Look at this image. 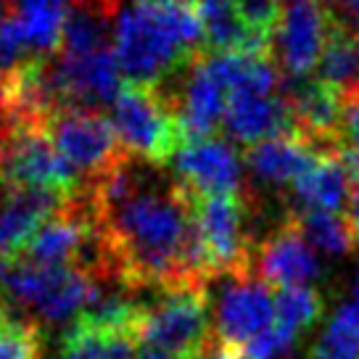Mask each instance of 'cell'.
<instances>
[{
  "instance_id": "obj_1",
  "label": "cell",
  "mask_w": 359,
  "mask_h": 359,
  "mask_svg": "<svg viewBox=\"0 0 359 359\" xmlns=\"http://www.w3.org/2000/svg\"><path fill=\"white\" fill-rule=\"evenodd\" d=\"M109 278L130 291L209 288L191 193L124 158L85 182Z\"/></svg>"
},
{
  "instance_id": "obj_2",
  "label": "cell",
  "mask_w": 359,
  "mask_h": 359,
  "mask_svg": "<svg viewBox=\"0 0 359 359\" xmlns=\"http://www.w3.org/2000/svg\"><path fill=\"white\" fill-rule=\"evenodd\" d=\"M203 45L193 0H137L114 24V56L133 85L161 88L201 56Z\"/></svg>"
},
{
  "instance_id": "obj_3",
  "label": "cell",
  "mask_w": 359,
  "mask_h": 359,
  "mask_svg": "<svg viewBox=\"0 0 359 359\" xmlns=\"http://www.w3.org/2000/svg\"><path fill=\"white\" fill-rule=\"evenodd\" d=\"M111 127L124 154L151 167H164L185 143L175 103L164 88L124 82L111 103Z\"/></svg>"
},
{
  "instance_id": "obj_4",
  "label": "cell",
  "mask_w": 359,
  "mask_h": 359,
  "mask_svg": "<svg viewBox=\"0 0 359 359\" xmlns=\"http://www.w3.org/2000/svg\"><path fill=\"white\" fill-rule=\"evenodd\" d=\"M143 346L164 348L193 359L214 341L212 296L209 288H172L161 291L154 304L143 306L137 323Z\"/></svg>"
},
{
  "instance_id": "obj_5",
  "label": "cell",
  "mask_w": 359,
  "mask_h": 359,
  "mask_svg": "<svg viewBox=\"0 0 359 359\" xmlns=\"http://www.w3.org/2000/svg\"><path fill=\"white\" fill-rule=\"evenodd\" d=\"M196 233L201 243L203 267L209 283L217 278H243L254 275V248L246 233V198L241 196H214L196 198Z\"/></svg>"
},
{
  "instance_id": "obj_6",
  "label": "cell",
  "mask_w": 359,
  "mask_h": 359,
  "mask_svg": "<svg viewBox=\"0 0 359 359\" xmlns=\"http://www.w3.org/2000/svg\"><path fill=\"white\" fill-rule=\"evenodd\" d=\"M3 140V185L6 188H43L74 196L85 185L67 164L43 124H16L0 130Z\"/></svg>"
},
{
  "instance_id": "obj_7",
  "label": "cell",
  "mask_w": 359,
  "mask_h": 359,
  "mask_svg": "<svg viewBox=\"0 0 359 359\" xmlns=\"http://www.w3.org/2000/svg\"><path fill=\"white\" fill-rule=\"evenodd\" d=\"M45 130L56 151L67 158V164L82 177V182L98 180L127 158L119 137L114 133L111 119H106L101 111L67 109L53 114Z\"/></svg>"
},
{
  "instance_id": "obj_8",
  "label": "cell",
  "mask_w": 359,
  "mask_h": 359,
  "mask_svg": "<svg viewBox=\"0 0 359 359\" xmlns=\"http://www.w3.org/2000/svg\"><path fill=\"white\" fill-rule=\"evenodd\" d=\"M336 24L327 0H280V16L272 34V56L288 79L309 77Z\"/></svg>"
},
{
  "instance_id": "obj_9",
  "label": "cell",
  "mask_w": 359,
  "mask_h": 359,
  "mask_svg": "<svg viewBox=\"0 0 359 359\" xmlns=\"http://www.w3.org/2000/svg\"><path fill=\"white\" fill-rule=\"evenodd\" d=\"M275 325V296L254 275L227 278L214 306V341L224 346H246Z\"/></svg>"
},
{
  "instance_id": "obj_10",
  "label": "cell",
  "mask_w": 359,
  "mask_h": 359,
  "mask_svg": "<svg viewBox=\"0 0 359 359\" xmlns=\"http://www.w3.org/2000/svg\"><path fill=\"white\" fill-rule=\"evenodd\" d=\"M175 180L191 198H214V196H241V156L222 137H196L185 140L175 154Z\"/></svg>"
},
{
  "instance_id": "obj_11",
  "label": "cell",
  "mask_w": 359,
  "mask_h": 359,
  "mask_svg": "<svg viewBox=\"0 0 359 359\" xmlns=\"http://www.w3.org/2000/svg\"><path fill=\"white\" fill-rule=\"evenodd\" d=\"M251 272L267 285L283 288H312L314 280L323 278V264L312 246L302 236L296 217L291 212L283 217L278 230L262 241L254 251Z\"/></svg>"
},
{
  "instance_id": "obj_12",
  "label": "cell",
  "mask_w": 359,
  "mask_h": 359,
  "mask_svg": "<svg viewBox=\"0 0 359 359\" xmlns=\"http://www.w3.org/2000/svg\"><path fill=\"white\" fill-rule=\"evenodd\" d=\"M177 95H169L180 116L185 140L196 137H212L219 122H224L227 109V88L214 72L209 53L193 58V64L182 74Z\"/></svg>"
},
{
  "instance_id": "obj_13",
  "label": "cell",
  "mask_w": 359,
  "mask_h": 359,
  "mask_svg": "<svg viewBox=\"0 0 359 359\" xmlns=\"http://www.w3.org/2000/svg\"><path fill=\"white\" fill-rule=\"evenodd\" d=\"M224 127L233 140L254 146L259 140L293 135V114L285 93H259V90H236L227 95Z\"/></svg>"
},
{
  "instance_id": "obj_14",
  "label": "cell",
  "mask_w": 359,
  "mask_h": 359,
  "mask_svg": "<svg viewBox=\"0 0 359 359\" xmlns=\"http://www.w3.org/2000/svg\"><path fill=\"white\" fill-rule=\"evenodd\" d=\"M69 201L43 188H6L0 201V254L16 257L40 224Z\"/></svg>"
},
{
  "instance_id": "obj_15",
  "label": "cell",
  "mask_w": 359,
  "mask_h": 359,
  "mask_svg": "<svg viewBox=\"0 0 359 359\" xmlns=\"http://www.w3.org/2000/svg\"><path fill=\"white\" fill-rule=\"evenodd\" d=\"M323 156L325 154L320 148L306 143L296 133L259 140L243 154L251 175L269 185H296Z\"/></svg>"
},
{
  "instance_id": "obj_16",
  "label": "cell",
  "mask_w": 359,
  "mask_h": 359,
  "mask_svg": "<svg viewBox=\"0 0 359 359\" xmlns=\"http://www.w3.org/2000/svg\"><path fill=\"white\" fill-rule=\"evenodd\" d=\"M198 22L203 29V40L212 53H262L272 56L267 40H262L248 22L238 0H193Z\"/></svg>"
},
{
  "instance_id": "obj_17",
  "label": "cell",
  "mask_w": 359,
  "mask_h": 359,
  "mask_svg": "<svg viewBox=\"0 0 359 359\" xmlns=\"http://www.w3.org/2000/svg\"><path fill=\"white\" fill-rule=\"evenodd\" d=\"M351 182L354 180H351V169H348L346 158L338 151L325 154L293 185L296 198H299V209L338 214L341 209H346Z\"/></svg>"
},
{
  "instance_id": "obj_18",
  "label": "cell",
  "mask_w": 359,
  "mask_h": 359,
  "mask_svg": "<svg viewBox=\"0 0 359 359\" xmlns=\"http://www.w3.org/2000/svg\"><path fill=\"white\" fill-rule=\"evenodd\" d=\"M140 351V341L127 330L90 325L85 320H74L69 327L56 359H135Z\"/></svg>"
},
{
  "instance_id": "obj_19",
  "label": "cell",
  "mask_w": 359,
  "mask_h": 359,
  "mask_svg": "<svg viewBox=\"0 0 359 359\" xmlns=\"http://www.w3.org/2000/svg\"><path fill=\"white\" fill-rule=\"evenodd\" d=\"M69 0H11V13L19 19L32 56L58 53L67 22Z\"/></svg>"
},
{
  "instance_id": "obj_20",
  "label": "cell",
  "mask_w": 359,
  "mask_h": 359,
  "mask_svg": "<svg viewBox=\"0 0 359 359\" xmlns=\"http://www.w3.org/2000/svg\"><path fill=\"white\" fill-rule=\"evenodd\" d=\"M314 77L336 88L338 93H346L359 85V37L338 19L320 56V64L314 69Z\"/></svg>"
},
{
  "instance_id": "obj_21",
  "label": "cell",
  "mask_w": 359,
  "mask_h": 359,
  "mask_svg": "<svg viewBox=\"0 0 359 359\" xmlns=\"http://www.w3.org/2000/svg\"><path fill=\"white\" fill-rule=\"evenodd\" d=\"M291 214L296 217V224L306 238V243L327 257H344L351 251V246H357L351 227L341 214L314 212V209H291Z\"/></svg>"
},
{
  "instance_id": "obj_22",
  "label": "cell",
  "mask_w": 359,
  "mask_h": 359,
  "mask_svg": "<svg viewBox=\"0 0 359 359\" xmlns=\"http://www.w3.org/2000/svg\"><path fill=\"white\" fill-rule=\"evenodd\" d=\"M309 359H359V306L348 302L330 317Z\"/></svg>"
},
{
  "instance_id": "obj_23",
  "label": "cell",
  "mask_w": 359,
  "mask_h": 359,
  "mask_svg": "<svg viewBox=\"0 0 359 359\" xmlns=\"http://www.w3.org/2000/svg\"><path fill=\"white\" fill-rule=\"evenodd\" d=\"M325 312L323 293L314 288H283L275 296V325L302 338L309 327L320 323Z\"/></svg>"
},
{
  "instance_id": "obj_24",
  "label": "cell",
  "mask_w": 359,
  "mask_h": 359,
  "mask_svg": "<svg viewBox=\"0 0 359 359\" xmlns=\"http://www.w3.org/2000/svg\"><path fill=\"white\" fill-rule=\"evenodd\" d=\"M40 327L0 304V359H40Z\"/></svg>"
},
{
  "instance_id": "obj_25",
  "label": "cell",
  "mask_w": 359,
  "mask_h": 359,
  "mask_svg": "<svg viewBox=\"0 0 359 359\" xmlns=\"http://www.w3.org/2000/svg\"><path fill=\"white\" fill-rule=\"evenodd\" d=\"M336 148L359 156V85L341 93V119L336 130Z\"/></svg>"
},
{
  "instance_id": "obj_26",
  "label": "cell",
  "mask_w": 359,
  "mask_h": 359,
  "mask_svg": "<svg viewBox=\"0 0 359 359\" xmlns=\"http://www.w3.org/2000/svg\"><path fill=\"white\" fill-rule=\"evenodd\" d=\"M296 341H299V338L291 336L288 330H283L280 325H272V327H267L262 336H257L254 341H248L243 348H246V354L251 359H278V357H283V354H288Z\"/></svg>"
},
{
  "instance_id": "obj_27",
  "label": "cell",
  "mask_w": 359,
  "mask_h": 359,
  "mask_svg": "<svg viewBox=\"0 0 359 359\" xmlns=\"http://www.w3.org/2000/svg\"><path fill=\"white\" fill-rule=\"evenodd\" d=\"M336 19L359 37V0H327Z\"/></svg>"
},
{
  "instance_id": "obj_28",
  "label": "cell",
  "mask_w": 359,
  "mask_h": 359,
  "mask_svg": "<svg viewBox=\"0 0 359 359\" xmlns=\"http://www.w3.org/2000/svg\"><path fill=\"white\" fill-rule=\"evenodd\" d=\"M193 359H251V357L246 354V348L224 346V344H217V341H212L209 346L203 348L201 354H196Z\"/></svg>"
},
{
  "instance_id": "obj_29",
  "label": "cell",
  "mask_w": 359,
  "mask_h": 359,
  "mask_svg": "<svg viewBox=\"0 0 359 359\" xmlns=\"http://www.w3.org/2000/svg\"><path fill=\"white\" fill-rule=\"evenodd\" d=\"M135 359H188V357H180V354H172V351H164V348H154V346H143L137 351Z\"/></svg>"
},
{
  "instance_id": "obj_30",
  "label": "cell",
  "mask_w": 359,
  "mask_h": 359,
  "mask_svg": "<svg viewBox=\"0 0 359 359\" xmlns=\"http://www.w3.org/2000/svg\"><path fill=\"white\" fill-rule=\"evenodd\" d=\"M354 306H359V267H357V280H354V299H351Z\"/></svg>"
},
{
  "instance_id": "obj_31",
  "label": "cell",
  "mask_w": 359,
  "mask_h": 359,
  "mask_svg": "<svg viewBox=\"0 0 359 359\" xmlns=\"http://www.w3.org/2000/svg\"><path fill=\"white\" fill-rule=\"evenodd\" d=\"M3 8H6V0H0V13H6Z\"/></svg>"
}]
</instances>
